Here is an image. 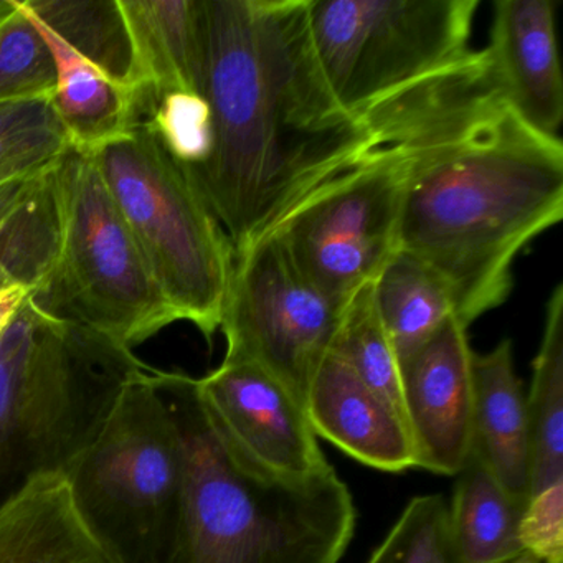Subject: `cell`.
Instances as JSON below:
<instances>
[{
  "instance_id": "6da1fadb",
  "label": "cell",
  "mask_w": 563,
  "mask_h": 563,
  "mask_svg": "<svg viewBox=\"0 0 563 563\" xmlns=\"http://www.w3.org/2000/svg\"><path fill=\"white\" fill-rule=\"evenodd\" d=\"M365 121L404 157L401 252L443 279L470 328L507 301L517 256L562 220V140L510 110L486 51L394 95Z\"/></svg>"
},
{
  "instance_id": "7a4b0ae2",
  "label": "cell",
  "mask_w": 563,
  "mask_h": 563,
  "mask_svg": "<svg viewBox=\"0 0 563 563\" xmlns=\"http://www.w3.org/2000/svg\"><path fill=\"white\" fill-rule=\"evenodd\" d=\"M199 12L212 134L189 176L239 256L382 141L335 100L308 0H199Z\"/></svg>"
},
{
  "instance_id": "3957f363",
  "label": "cell",
  "mask_w": 563,
  "mask_h": 563,
  "mask_svg": "<svg viewBox=\"0 0 563 563\" xmlns=\"http://www.w3.org/2000/svg\"><path fill=\"white\" fill-rule=\"evenodd\" d=\"M179 437L183 514L170 563H341L357 510L334 467L285 474L223 428L199 378L153 371Z\"/></svg>"
},
{
  "instance_id": "277c9868",
  "label": "cell",
  "mask_w": 563,
  "mask_h": 563,
  "mask_svg": "<svg viewBox=\"0 0 563 563\" xmlns=\"http://www.w3.org/2000/svg\"><path fill=\"white\" fill-rule=\"evenodd\" d=\"M146 367L130 349L29 295L0 339V510L38 477L67 474L124 384Z\"/></svg>"
},
{
  "instance_id": "5b68a950",
  "label": "cell",
  "mask_w": 563,
  "mask_h": 563,
  "mask_svg": "<svg viewBox=\"0 0 563 563\" xmlns=\"http://www.w3.org/2000/svg\"><path fill=\"white\" fill-rule=\"evenodd\" d=\"M153 371L124 384L67 471L78 512L118 563H170L179 533L183 453Z\"/></svg>"
},
{
  "instance_id": "8992f818",
  "label": "cell",
  "mask_w": 563,
  "mask_h": 563,
  "mask_svg": "<svg viewBox=\"0 0 563 563\" xmlns=\"http://www.w3.org/2000/svg\"><path fill=\"white\" fill-rule=\"evenodd\" d=\"M90 156L177 318L210 341L220 331L235 255L192 177L146 120Z\"/></svg>"
},
{
  "instance_id": "52a82bcc",
  "label": "cell",
  "mask_w": 563,
  "mask_h": 563,
  "mask_svg": "<svg viewBox=\"0 0 563 563\" xmlns=\"http://www.w3.org/2000/svg\"><path fill=\"white\" fill-rule=\"evenodd\" d=\"M55 179L60 255L47 288L32 298L52 314L80 322L130 351L179 321L93 157L70 147Z\"/></svg>"
},
{
  "instance_id": "ba28073f",
  "label": "cell",
  "mask_w": 563,
  "mask_h": 563,
  "mask_svg": "<svg viewBox=\"0 0 563 563\" xmlns=\"http://www.w3.org/2000/svg\"><path fill=\"white\" fill-rule=\"evenodd\" d=\"M479 0H308L322 74L347 113L365 117L470 54Z\"/></svg>"
},
{
  "instance_id": "9c48e42d",
  "label": "cell",
  "mask_w": 563,
  "mask_h": 563,
  "mask_svg": "<svg viewBox=\"0 0 563 563\" xmlns=\"http://www.w3.org/2000/svg\"><path fill=\"white\" fill-rule=\"evenodd\" d=\"M405 163L384 143L296 207L275 230L306 279L341 306L400 250Z\"/></svg>"
},
{
  "instance_id": "30bf717a",
  "label": "cell",
  "mask_w": 563,
  "mask_h": 563,
  "mask_svg": "<svg viewBox=\"0 0 563 563\" xmlns=\"http://www.w3.org/2000/svg\"><path fill=\"white\" fill-rule=\"evenodd\" d=\"M344 311L302 276L272 233L235 256L220 322L225 358L258 365L306 408L312 380L334 351Z\"/></svg>"
},
{
  "instance_id": "8fae6325",
  "label": "cell",
  "mask_w": 563,
  "mask_h": 563,
  "mask_svg": "<svg viewBox=\"0 0 563 563\" xmlns=\"http://www.w3.org/2000/svg\"><path fill=\"white\" fill-rule=\"evenodd\" d=\"M473 349L451 316L437 334L400 362L405 424L415 467L456 476L473 437Z\"/></svg>"
},
{
  "instance_id": "7c38bea8",
  "label": "cell",
  "mask_w": 563,
  "mask_h": 563,
  "mask_svg": "<svg viewBox=\"0 0 563 563\" xmlns=\"http://www.w3.org/2000/svg\"><path fill=\"white\" fill-rule=\"evenodd\" d=\"M199 387L223 428L260 463L285 474L329 466L305 405L258 365L223 358Z\"/></svg>"
},
{
  "instance_id": "4fadbf2b",
  "label": "cell",
  "mask_w": 563,
  "mask_h": 563,
  "mask_svg": "<svg viewBox=\"0 0 563 563\" xmlns=\"http://www.w3.org/2000/svg\"><path fill=\"white\" fill-rule=\"evenodd\" d=\"M553 0H497L486 51L510 110L533 130L559 136L563 77Z\"/></svg>"
},
{
  "instance_id": "5bb4252c",
  "label": "cell",
  "mask_w": 563,
  "mask_h": 563,
  "mask_svg": "<svg viewBox=\"0 0 563 563\" xmlns=\"http://www.w3.org/2000/svg\"><path fill=\"white\" fill-rule=\"evenodd\" d=\"M316 437L375 470L401 473L415 467L404 418L334 352L325 357L306 398Z\"/></svg>"
},
{
  "instance_id": "9a60e30c",
  "label": "cell",
  "mask_w": 563,
  "mask_h": 563,
  "mask_svg": "<svg viewBox=\"0 0 563 563\" xmlns=\"http://www.w3.org/2000/svg\"><path fill=\"white\" fill-rule=\"evenodd\" d=\"M473 394L471 453L510 497L529 503V418L509 339L487 354L474 352Z\"/></svg>"
},
{
  "instance_id": "2e32d148",
  "label": "cell",
  "mask_w": 563,
  "mask_h": 563,
  "mask_svg": "<svg viewBox=\"0 0 563 563\" xmlns=\"http://www.w3.org/2000/svg\"><path fill=\"white\" fill-rule=\"evenodd\" d=\"M0 563H118L75 506L67 474L38 477L0 510Z\"/></svg>"
},
{
  "instance_id": "e0dca14e",
  "label": "cell",
  "mask_w": 563,
  "mask_h": 563,
  "mask_svg": "<svg viewBox=\"0 0 563 563\" xmlns=\"http://www.w3.org/2000/svg\"><path fill=\"white\" fill-rule=\"evenodd\" d=\"M57 65V90L52 108L78 153L93 154L126 134L150 111V98L111 80L87 58L68 47L21 2Z\"/></svg>"
},
{
  "instance_id": "ac0fdd59",
  "label": "cell",
  "mask_w": 563,
  "mask_h": 563,
  "mask_svg": "<svg viewBox=\"0 0 563 563\" xmlns=\"http://www.w3.org/2000/svg\"><path fill=\"white\" fill-rule=\"evenodd\" d=\"M151 103L202 90L199 0H118ZM202 97V95H200Z\"/></svg>"
},
{
  "instance_id": "d6986e66",
  "label": "cell",
  "mask_w": 563,
  "mask_h": 563,
  "mask_svg": "<svg viewBox=\"0 0 563 563\" xmlns=\"http://www.w3.org/2000/svg\"><path fill=\"white\" fill-rule=\"evenodd\" d=\"M57 166L0 187V272L32 296L45 291L60 255Z\"/></svg>"
},
{
  "instance_id": "ffe728a7",
  "label": "cell",
  "mask_w": 563,
  "mask_h": 563,
  "mask_svg": "<svg viewBox=\"0 0 563 563\" xmlns=\"http://www.w3.org/2000/svg\"><path fill=\"white\" fill-rule=\"evenodd\" d=\"M448 504L450 539L457 563H512L523 550L519 527L527 504L510 497L476 454L456 474Z\"/></svg>"
},
{
  "instance_id": "44dd1931",
  "label": "cell",
  "mask_w": 563,
  "mask_h": 563,
  "mask_svg": "<svg viewBox=\"0 0 563 563\" xmlns=\"http://www.w3.org/2000/svg\"><path fill=\"white\" fill-rule=\"evenodd\" d=\"M529 418V499L563 483V285H556L545 309L542 341L526 395Z\"/></svg>"
},
{
  "instance_id": "7402d4cb",
  "label": "cell",
  "mask_w": 563,
  "mask_h": 563,
  "mask_svg": "<svg viewBox=\"0 0 563 563\" xmlns=\"http://www.w3.org/2000/svg\"><path fill=\"white\" fill-rule=\"evenodd\" d=\"M372 295L400 362L454 316L453 298L443 279L401 250L372 283Z\"/></svg>"
},
{
  "instance_id": "603a6c76",
  "label": "cell",
  "mask_w": 563,
  "mask_h": 563,
  "mask_svg": "<svg viewBox=\"0 0 563 563\" xmlns=\"http://www.w3.org/2000/svg\"><path fill=\"white\" fill-rule=\"evenodd\" d=\"M24 4L45 27L111 80L144 93L118 0H25Z\"/></svg>"
},
{
  "instance_id": "cb8c5ba5",
  "label": "cell",
  "mask_w": 563,
  "mask_h": 563,
  "mask_svg": "<svg viewBox=\"0 0 563 563\" xmlns=\"http://www.w3.org/2000/svg\"><path fill=\"white\" fill-rule=\"evenodd\" d=\"M332 352L405 421L400 361L375 309L372 283L365 285L345 306L341 331Z\"/></svg>"
},
{
  "instance_id": "d4e9b609",
  "label": "cell",
  "mask_w": 563,
  "mask_h": 563,
  "mask_svg": "<svg viewBox=\"0 0 563 563\" xmlns=\"http://www.w3.org/2000/svg\"><path fill=\"white\" fill-rule=\"evenodd\" d=\"M68 151L52 101L0 107V187L54 169Z\"/></svg>"
},
{
  "instance_id": "484cf974",
  "label": "cell",
  "mask_w": 563,
  "mask_h": 563,
  "mask_svg": "<svg viewBox=\"0 0 563 563\" xmlns=\"http://www.w3.org/2000/svg\"><path fill=\"white\" fill-rule=\"evenodd\" d=\"M57 65L47 42L15 0V11L0 22V107L52 101Z\"/></svg>"
},
{
  "instance_id": "4316f807",
  "label": "cell",
  "mask_w": 563,
  "mask_h": 563,
  "mask_svg": "<svg viewBox=\"0 0 563 563\" xmlns=\"http://www.w3.org/2000/svg\"><path fill=\"white\" fill-rule=\"evenodd\" d=\"M367 563H457L446 500L440 494L413 497Z\"/></svg>"
},
{
  "instance_id": "83f0119b",
  "label": "cell",
  "mask_w": 563,
  "mask_h": 563,
  "mask_svg": "<svg viewBox=\"0 0 563 563\" xmlns=\"http://www.w3.org/2000/svg\"><path fill=\"white\" fill-rule=\"evenodd\" d=\"M143 120L187 173H194L206 161L212 134L206 98L194 93L167 95L151 104Z\"/></svg>"
},
{
  "instance_id": "f1b7e54d",
  "label": "cell",
  "mask_w": 563,
  "mask_h": 563,
  "mask_svg": "<svg viewBox=\"0 0 563 563\" xmlns=\"http://www.w3.org/2000/svg\"><path fill=\"white\" fill-rule=\"evenodd\" d=\"M519 537L523 550L540 563H563V483L530 497Z\"/></svg>"
},
{
  "instance_id": "f546056e",
  "label": "cell",
  "mask_w": 563,
  "mask_h": 563,
  "mask_svg": "<svg viewBox=\"0 0 563 563\" xmlns=\"http://www.w3.org/2000/svg\"><path fill=\"white\" fill-rule=\"evenodd\" d=\"M31 292L21 286H11V288L0 289V339L4 338L9 325L14 321L22 305L29 298Z\"/></svg>"
},
{
  "instance_id": "4dcf8cb0",
  "label": "cell",
  "mask_w": 563,
  "mask_h": 563,
  "mask_svg": "<svg viewBox=\"0 0 563 563\" xmlns=\"http://www.w3.org/2000/svg\"><path fill=\"white\" fill-rule=\"evenodd\" d=\"M15 11V0H0V22H4Z\"/></svg>"
},
{
  "instance_id": "1f68e13d",
  "label": "cell",
  "mask_w": 563,
  "mask_h": 563,
  "mask_svg": "<svg viewBox=\"0 0 563 563\" xmlns=\"http://www.w3.org/2000/svg\"><path fill=\"white\" fill-rule=\"evenodd\" d=\"M512 563H540L539 560L536 559V556L530 555L529 552L522 553V555L519 556V559L514 560Z\"/></svg>"
}]
</instances>
